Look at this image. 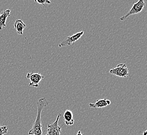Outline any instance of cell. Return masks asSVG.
<instances>
[{
    "label": "cell",
    "instance_id": "5b68a950",
    "mask_svg": "<svg viewBox=\"0 0 147 135\" xmlns=\"http://www.w3.org/2000/svg\"><path fill=\"white\" fill-rule=\"evenodd\" d=\"M61 116V114H59L55 122L48 125L47 134L45 135H61V127L59 126L58 124Z\"/></svg>",
    "mask_w": 147,
    "mask_h": 135
},
{
    "label": "cell",
    "instance_id": "7a4b0ae2",
    "mask_svg": "<svg viewBox=\"0 0 147 135\" xmlns=\"http://www.w3.org/2000/svg\"><path fill=\"white\" fill-rule=\"evenodd\" d=\"M145 6H146V4L144 0H139L138 1H137V2L133 3V6L130 9L129 11L128 12L126 15L121 17L120 20L121 21H123L131 15L137 14L140 13L144 9Z\"/></svg>",
    "mask_w": 147,
    "mask_h": 135
},
{
    "label": "cell",
    "instance_id": "8992f818",
    "mask_svg": "<svg viewBox=\"0 0 147 135\" xmlns=\"http://www.w3.org/2000/svg\"><path fill=\"white\" fill-rule=\"evenodd\" d=\"M26 78L29 79V86L32 87H38L39 86V84L41 80L45 78V76H43L41 74L38 73H34L33 71L31 73H28Z\"/></svg>",
    "mask_w": 147,
    "mask_h": 135
},
{
    "label": "cell",
    "instance_id": "8fae6325",
    "mask_svg": "<svg viewBox=\"0 0 147 135\" xmlns=\"http://www.w3.org/2000/svg\"><path fill=\"white\" fill-rule=\"evenodd\" d=\"M8 132V128L6 126H1L0 125V135H4L6 134Z\"/></svg>",
    "mask_w": 147,
    "mask_h": 135
},
{
    "label": "cell",
    "instance_id": "30bf717a",
    "mask_svg": "<svg viewBox=\"0 0 147 135\" xmlns=\"http://www.w3.org/2000/svg\"><path fill=\"white\" fill-rule=\"evenodd\" d=\"M14 27L17 34L19 35H23V31L26 28V25L23 21L20 19H17L16 20L14 23Z\"/></svg>",
    "mask_w": 147,
    "mask_h": 135
},
{
    "label": "cell",
    "instance_id": "7c38bea8",
    "mask_svg": "<svg viewBox=\"0 0 147 135\" xmlns=\"http://www.w3.org/2000/svg\"><path fill=\"white\" fill-rule=\"evenodd\" d=\"M36 3H39L45 6V4H51V2L49 0H35Z\"/></svg>",
    "mask_w": 147,
    "mask_h": 135
},
{
    "label": "cell",
    "instance_id": "4fadbf2b",
    "mask_svg": "<svg viewBox=\"0 0 147 135\" xmlns=\"http://www.w3.org/2000/svg\"><path fill=\"white\" fill-rule=\"evenodd\" d=\"M76 135H83L82 134V133L81 132V131L80 130H79L77 133Z\"/></svg>",
    "mask_w": 147,
    "mask_h": 135
},
{
    "label": "cell",
    "instance_id": "ba28073f",
    "mask_svg": "<svg viewBox=\"0 0 147 135\" xmlns=\"http://www.w3.org/2000/svg\"><path fill=\"white\" fill-rule=\"evenodd\" d=\"M11 11L6 9L0 14V30L6 27V21L7 17L10 16Z\"/></svg>",
    "mask_w": 147,
    "mask_h": 135
},
{
    "label": "cell",
    "instance_id": "9c48e42d",
    "mask_svg": "<svg viewBox=\"0 0 147 135\" xmlns=\"http://www.w3.org/2000/svg\"><path fill=\"white\" fill-rule=\"evenodd\" d=\"M107 99L105 98L97 100L96 102L94 104H92V103L89 104V107L90 108H94V109L103 108L107 107L108 105L107 104Z\"/></svg>",
    "mask_w": 147,
    "mask_h": 135
},
{
    "label": "cell",
    "instance_id": "6da1fadb",
    "mask_svg": "<svg viewBox=\"0 0 147 135\" xmlns=\"http://www.w3.org/2000/svg\"><path fill=\"white\" fill-rule=\"evenodd\" d=\"M49 101L46 97L38 99L37 102V114L34 124L31 130L29 131V135H42L41 124V112L43 109L48 106Z\"/></svg>",
    "mask_w": 147,
    "mask_h": 135
},
{
    "label": "cell",
    "instance_id": "52a82bcc",
    "mask_svg": "<svg viewBox=\"0 0 147 135\" xmlns=\"http://www.w3.org/2000/svg\"><path fill=\"white\" fill-rule=\"evenodd\" d=\"M63 120L67 126L73 125L74 124V120L72 111L69 110H66L63 114Z\"/></svg>",
    "mask_w": 147,
    "mask_h": 135
},
{
    "label": "cell",
    "instance_id": "277c9868",
    "mask_svg": "<svg viewBox=\"0 0 147 135\" xmlns=\"http://www.w3.org/2000/svg\"><path fill=\"white\" fill-rule=\"evenodd\" d=\"M84 34V31H80L77 33L74 34L73 35L70 36V37H67L66 39L63 41L62 42L60 43L59 44V47H64L66 46H73L75 43L79 40L81 37Z\"/></svg>",
    "mask_w": 147,
    "mask_h": 135
},
{
    "label": "cell",
    "instance_id": "5bb4252c",
    "mask_svg": "<svg viewBox=\"0 0 147 135\" xmlns=\"http://www.w3.org/2000/svg\"><path fill=\"white\" fill-rule=\"evenodd\" d=\"M143 135H147V130H146V131L143 133Z\"/></svg>",
    "mask_w": 147,
    "mask_h": 135
},
{
    "label": "cell",
    "instance_id": "3957f363",
    "mask_svg": "<svg viewBox=\"0 0 147 135\" xmlns=\"http://www.w3.org/2000/svg\"><path fill=\"white\" fill-rule=\"evenodd\" d=\"M109 72L113 76H119L123 78H126L129 76V70L126 64L121 63L117 65L116 67L111 69Z\"/></svg>",
    "mask_w": 147,
    "mask_h": 135
}]
</instances>
